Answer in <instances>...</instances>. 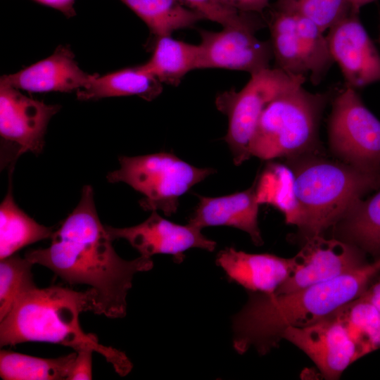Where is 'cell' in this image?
Listing matches in <instances>:
<instances>
[{
  "label": "cell",
  "mask_w": 380,
  "mask_h": 380,
  "mask_svg": "<svg viewBox=\"0 0 380 380\" xmlns=\"http://www.w3.org/2000/svg\"><path fill=\"white\" fill-rule=\"evenodd\" d=\"M113 241L97 214L93 189L85 185L77 206L54 231L50 246L30 250L25 258L70 284L87 285L96 296L94 314L120 318L126 315L134 275L151 270L153 262L141 255L132 260L121 258Z\"/></svg>",
  "instance_id": "1"
},
{
  "label": "cell",
  "mask_w": 380,
  "mask_h": 380,
  "mask_svg": "<svg viewBox=\"0 0 380 380\" xmlns=\"http://www.w3.org/2000/svg\"><path fill=\"white\" fill-rule=\"evenodd\" d=\"M380 273V257L335 279L282 293L250 292L232 319L233 346L239 354L253 347L265 355L290 327L312 325L360 296Z\"/></svg>",
  "instance_id": "2"
},
{
  "label": "cell",
  "mask_w": 380,
  "mask_h": 380,
  "mask_svg": "<svg viewBox=\"0 0 380 380\" xmlns=\"http://www.w3.org/2000/svg\"><path fill=\"white\" fill-rule=\"evenodd\" d=\"M95 308L96 296L89 288L76 291L60 286L35 287L0 321V346L38 341L61 344L75 351L90 348L104 357L119 375L125 376L132 369L127 356L101 344L94 334H86L80 327V313H94Z\"/></svg>",
  "instance_id": "3"
},
{
  "label": "cell",
  "mask_w": 380,
  "mask_h": 380,
  "mask_svg": "<svg viewBox=\"0 0 380 380\" xmlns=\"http://www.w3.org/2000/svg\"><path fill=\"white\" fill-rule=\"evenodd\" d=\"M290 167L303 217L300 229L306 237L336 224L365 194L380 189V172L342 161L306 156Z\"/></svg>",
  "instance_id": "4"
},
{
  "label": "cell",
  "mask_w": 380,
  "mask_h": 380,
  "mask_svg": "<svg viewBox=\"0 0 380 380\" xmlns=\"http://www.w3.org/2000/svg\"><path fill=\"white\" fill-rule=\"evenodd\" d=\"M333 94L312 93L300 86L271 101L250 142L251 156L271 160L302 156L314 149L323 110Z\"/></svg>",
  "instance_id": "5"
},
{
  "label": "cell",
  "mask_w": 380,
  "mask_h": 380,
  "mask_svg": "<svg viewBox=\"0 0 380 380\" xmlns=\"http://www.w3.org/2000/svg\"><path fill=\"white\" fill-rule=\"evenodd\" d=\"M118 160L120 168L109 172L107 180L126 183L144 196L139 203L144 210H161L167 216L177 212L180 196L215 172L213 168L194 166L169 152L120 156Z\"/></svg>",
  "instance_id": "6"
},
{
  "label": "cell",
  "mask_w": 380,
  "mask_h": 380,
  "mask_svg": "<svg viewBox=\"0 0 380 380\" xmlns=\"http://www.w3.org/2000/svg\"><path fill=\"white\" fill-rule=\"evenodd\" d=\"M251 75L240 91H224L215 100L217 108L228 118L224 140L236 165L251 157L250 142L267 105L280 95L303 86L306 80L305 77L290 75L277 68H265Z\"/></svg>",
  "instance_id": "7"
},
{
  "label": "cell",
  "mask_w": 380,
  "mask_h": 380,
  "mask_svg": "<svg viewBox=\"0 0 380 380\" xmlns=\"http://www.w3.org/2000/svg\"><path fill=\"white\" fill-rule=\"evenodd\" d=\"M265 18L270 32L274 68L290 75L308 76L319 84L332 66L327 37L310 19L270 6Z\"/></svg>",
  "instance_id": "8"
},
{
  "label": "cell",
  "mask_w": 380,
  "mask_h": 380,
  "mask_svg": "<svg viewBox=\"0 0 380 380\" xmlns=\"http://www.w3.org/2000/svg\"><path fill=\"white\" fill-rule=\"evenodd\" d=\"M333 98L328 125L331 151L362 170L380 172V120L352 87L346 86Z\"/></svg>",
  "instance_id": "9"
},
{
  "label": "cell",
  "mask_w": 380,
  "mask_h": 380,
  "mask_svg": "<svg viewBox=\"0 0 380 380\" xmlns=\"http://www.w3.org/2000/svg\"><path fill=\"white\" fill-rule=\"evenodd\" d=\"M292 258V268L275 293L293 291L349 273L367 263L365 252L343 240L327 239L322 234L306 237Z\"/></svg>",
  "instance_id": "10"
},
{
  "label": "cell",
  "mask_w": 380,
  "mask_h": 380,
  "mask_svg": "<svg viewBox=\"0 0 380 380\" xmlns=\"http://www.w3.org/2000/svg\"><path fill=\"white\" fill-rule=\"evenodd\" d=\"M255 32L237 27H226L219 32L200 30L196 69L225 68L252 75L270 68V41L258 39Z\"/></svg>",
  "instance_id": "11"
},
{
  "label": "cell",
  "mask_w": 380,
  "mask_h": 380,
  "mask_svg": "<svg viewBox=\"0 0 380 380\" xmlns=\"http://www.w3.org/2000/svg\"><path fill=\"white\" fill-rule=\"evenodd\" d=\"M282 339L304 352L328 379H338L362 357L335 312L312 325L288 328Z\"/></svg>",
  "instance_id": "12"
},
{
  "label": "cell",
  "mask_w": 380,
  "mask_h": 380,
  "mask_svg": "<svg viewBox=\"0 0 380 380\" xmlns=\"http://www.w3.org/2000/svg\"><path fill=\"white\" fill-rule=\"evenodd\" d=\"M59 105L46 104L30 98L0 82V135L14 145L17 158L30 151L38 155L44 146V136Z\"/></svg>",
  "instance_id": "13"
},
{
  "label": "cell",
  "mask_w": 380,
  "mask_h": 380,
  "mask_svg": "<svg viewBox=\"0 0 380 380\" xmlns=\"http://www.w3.org/2000/svg\"><path fill=\"white\" fill-rule=\"evenodd\" d=\"M113 240L123 239L137 250L141 256L151 258L156 254H169L179 263L184 253L198 248L213 251L216 242L207 238L201 229L189 223L182 225L161 217L157 211L143 222L132 227L116 228L106 225Z\"/></svg>",
  "instance_id": "14"
},
{
  "label": "cell",
  "mask_w": 380,
  "mask_h": 380,
  "mask_svg": "<svg viewBox=\"0 0 380 380\" xmlns=\"http://www.w3.org/2000/svg\"><path fill=\"white\" fill-rule=\"evenodd\" d=\"M358 13L351 11L331 27L326 36L346 86L355 89L380 82V55Z\"/></svg>",
  "instance_id": "15"
},
{
  "label": "cell",
  "mask_w": 380,
  "mask_h": 380,
  "mask_svg": "<svg viewBox=\"0 0 380 380\" xmlns=\"http://www.w3.org/2000/svg\"><path fill=\"white\" fill-rule=\"evenodd\" d=\"M94 75L80 69L69 48L59 46L49 57L16 73L3 75L0 82L29 91L71 92L86 87Z\"/></svg>",
  "instance_id": "16"
},
{
  "label": "cell",
  "mask_w": 380,
  "mask_h": 380,
  "mask_svg": "<svg viewBox=\"0 0 380 380\" xmlns=\"http://www.w3.org/2000/svg\"><path fill=\"white\" fill-rule=\"evenodd\" d=\"M217 265L228 279L250 292L273 293L286 281L292 268V258L268 253H248L229 247L220 251Z\"/></svg>",
  "instance_id": "17"
},
{
  "label": "cell",
  "mask_w": 380,
  "mask_h": 380,
  "mask_svg": "<svg viewBox=\"0 0 380 380\" xmlns=\"http://www.w3.org/2000/svg\"><path fill=\"white\" fill-rule=\"evenodd\" d=\"M198 197L199 201L189 219V224L201 229L211 226L232 227L248 234L256 246L262 244L255 182L250 188L229 195Z\"/></svg>",
  "instance_id": "18"
},
{
  "label": "cell",
  "mask_w": 380,
  "mask_h": 380,
  "mask_svg": "<svg viewBox=\"0 0 380 380\" xmlns=\"http://www.w3.org/2000/svg\"><path fill=\"white\" fill-rule=\"evenodd\" d=\"M162 90V83L157 78L136 66L103 76L95 75L86 87L77 91V97L84 101L137 95L150 101Z\"/></svg>",
  "instance_id": "19"
},
{
  "label": "cell",
  "mask_w": 380,
  "mask_h": 380,
  "mask_svg": "<svg viewBox=\"0 0 380 380\" xmlns=\"http://www.w3.org/2000/svg\"><path fill=\"white\" fill-rule=\"evenodd\" d=\"M254 182L260 205H272L284 215L287 224L301 227L303 213L296 193L294 174L290 167L269 163Z\"/></svg>",
  "instance_id": "20"
},
{
  "label": "cell",
  "mask_w": 380,
  "mask_h": 380,
  "mask_svg": "<svg viewBox=\"0 0 380 380\" xmlns=\"http://www.w3.org/2000/svg\"><path fill=\"white\" fill-rule=\"evenodd\" d=\"M11 170L9 186L0 205V259L14 255L22 248L51 238L53 227L42 225L29 217L15 203L12 194Z\"/></svg>",
  "instance_id": "21"
},
{
  "label": "cell",
  "mask_w": 380,
  "mask_h": 380,
  "mask_svg": "<svg viewBox=\"0 0 380 380\" xmlns=\"http://www.w3.org/2000/svg\"><path fill=\"white\" fill-rule=\"evenodd\" d=\"M198 56V45L165 36L157 38L152 56L139 66L161 83L177 87L186 73L196 70Z\"/></svg>",
  "instance_id": "22"
},
{
  "label": "cell",
  "mask_w": 380,
  "mask_h": 380,
  "mask_svg": "<svg viewBox=\"0 0 380 380\" xmlns=\"http://www.w3.org/2000/svg\"><path fill=\"white\" fill-rule=\"evenodd\" d=\"M139 16L157 38L194 26L205 19L178 0H120Z\"/></svg>",
  "instance_id": "23"
},
{
  "label": "cell",
  "mask_w": 380,
  "mask_h": 380,
  "mask_svg": "<svg viewBox=\"0 0 380 380\" xmlns=\"http://www.w3.org/2000/svg\"><path fill=\"white\" fill-rule=\"evenodd\" d=\"M345 241L376 258L380 257V189L356 203L338 222Z\"/></svg>",
  "instance_id": "24"
},
{
  "label": "cell",
  "mask_w": 380,
  "mask_h": 380,
  "mask_svg": "<svg viewBox=\"0 0 380 380\" xmlns=\"http://www.w3.org/2000/svg\"><path fill=\"white\" fill-rule=\"evenodd\" d=\"M76 355L48 359L1 350L0 376L4 380H67Z\"/></svg>",
  "instance_id": "25"
},
{
  "label": "cell",
  "mask_w": 380,
  "mask_h": 380,
  "mask_svg": "<svg viewBox=\"0 0 380 380\" xmlns=\"http://www.w3.org/2000/svg\"><path fill=\"white\" fill-rule=\"evenodd\" d=\"M362 356L380 348V312L362 295L335 311Z\"/></svg>",
  "instance_id": "26"
},
{
  "label": "cell",
  "mask_w": 380,
  "mask_h": 380,
  "mask_svg": "<svg viewBox=\"0 0 380 380\" xmlns=\"http://www.w3.org/2000/svg\"><path fill=\"white\" fill-rule=\"evenodd\" d=\"M33 264L26 258L13 255L0 262V321L17 301L36 286L33 281Z\"/></svg>",
  "instance_id": "27"
},
{
  "label": "cell",
  "mask_w": 380,
  "mask_h": 380,
  "mask_svg": "<svg viewBox=\"0 0 380 380\" xmlns=\"http://www.w3.org/2000/svg\"><path fill=\"white\" fill-rule=\"evenodd\" d=\"M271 6L303 15L323 32L353 11L348 0H277Z\"/></svg>",
  "instance_id": "28"
},
{
  "label": "cell",
  "mask_w": 380,
  "mask_h": 380,
  "mask_svg": "<svg viewBox=\"0 0 380 380\" xmlns=\"http://www.w3.org/2000/svg\"><path fill=\"white\" fill-rule=\"evenodd\" d=\"M178 1L201 13L205 19L220 23L224 27H246L257 32L267 25L263 15L239 11L224 5L219 0Z\"/></svg>",
  "instance_id": "29"
},
{
  "label": "cell",
  "mask_w": 380,
  "mask_h": 380,
  "mask_svg": "<svg viewBox=\"0 0 380 380\" xmlns=\"http://www.w3.org/2000/svg\"><path fill=\"white\" fill-rule=\"evenodd\" d=\"M71 371L67 380L92 379V349L84 348L77 351Z\"/></svg>",
  "instance_id": "30"
},
{
  "label": "cell",
  "mask_w": 380,
  "mask_h": 380,
  "mask_svg": "<svg viewBox=\"0 0 380 380\" xmlns=\"http://www.w3.org/2000/svg\"><path fill=\"white\" fill-rule=\"evenodd\" d=\"M224 5L241 12L263 15L270 6V0H219Z\"/></svg>",
  "instance_id": "31"
},
{
  "label": "cell",
  "mask_w": 380,
  "mask_h": 380,
  "mask_svg": "<svg viewBox=\"0 0 380 380\" xmlns=\"http://www.w3.org/2000/svg\"><path fill=\"white\" fill-rule=\"evenodd\" d=\"M41 4L56 9L63 13L66 17L71 18L75 15L74 8L75 0H34Z\"/></svg>",
  "instance_id": "32"
},
{
  "label": "cell",
  "mask_w": 380,
  "mask_h": 380,
  "mask_svg": "<svg viewBox=\"0 0 380 380\" xmlns=\"http://www.w3.org/2000/svg\"><path fill=\"white\" fill-rule=\"evenodd\" d=\"M362 295L371 302L380 312V278L375 282L371 283Z\"/></svg>",
  "instance_id": "33"
},
{
  "label": "cell",
  "mask_w": 380,
  "mask_h": 380,
  "mask_svg": "<svg viewBox=\"0 0 380 380\" xmlns=\"http://www.w3.org/2000/svg\"><path fill=\"white\" fill-rule=\"evenodd\" d=\"M374 0H348L353 11L359 13L360 8Z\"/></svg>",
  "instance_id": "34"
}]
</instances>
